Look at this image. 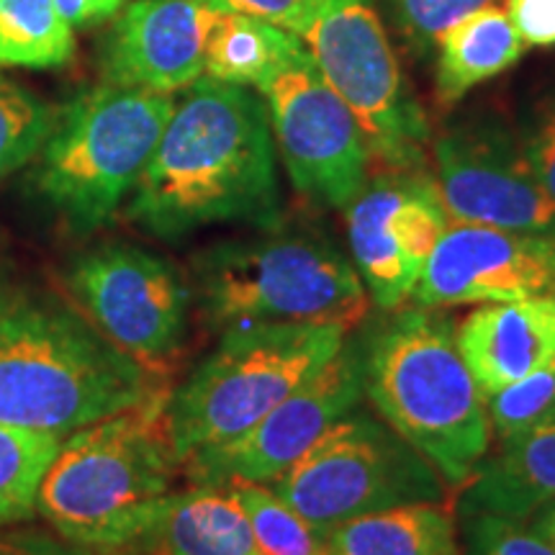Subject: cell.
<instances>
[{
    "instance_id": "cell-2",
    "label": "cell",
    "mask_w": 555,
    "mask_h": 555,
    "mask_svg": "<svg viewBox=\"0 0 555 555\" xmlns=\"http://www.w3.org/2000/svg\"><path fill=\"white\" fill-rule=\"evenodd\" d=\"M157 386L69 304L0 288V425L65 440Z\"/></svg>"
},
{
    "instance_id": "cell-8",
    "label": "cell",
    "mask_w": 555,
    "mask_h": 555,
    "mask_svg": "<svg viewBox=\"0 0 555 555\" xmlns=\"http://www.w3.org/2000/svg\"><path fill=\"white\" fill-rule=\"evenodd\" d=\"M268 486L324 538L388 506L442 502L448 491L433 463L397 429L356 409Z\"/></svg>"
},
{
    "instance_id": "cell-12",
    "label": "cell",
    "mask_w": 555,
    "mask_h": 555,
    "mask_svg": "<svg viewBox=\"0 0 555 555\" xmlns=\"http://www.w3.org/2000/svg\"><path fill=\"white\" fill-rule=\"evenodd\" d=\"M352 266L380 309H401L450 217L435 180L422 170H388L345 206Z\"/></svg>"
},
{
    "instance_id": "cell-31",
    "label": "cell",
    "mask_w": 555,
    "mask_h": 555,
    "mask_svg": "<svg viewBox=\"0 0 555 555\" xmlns=\"http://www.w3.org/2000/svg\"><path fill=\"white\" fill-rule=\"evenodd\" d=\"M211 3L219 9L268 21V24L281 26L296 37H301L307 29L311 11H314V0H211Z\"/></svg>"
},
{
    "instance_id": "cell-28",
    "label": "cell",
    "mask_w": 555,
    "mask_h": 555,
    "mask_svg": "<svg viewBox=\"0 0 555 555\" xmlns=\"http://www.w3.org/2000/svg\"><path fill=\"white\" fill-rule=\"evenodd\" d=\"M388 16L414 54L437 50L442 34L455 21L494 0H384Z\"/></svg>"
},
{
    "instance_id": "cell-16",
    "label": "cell",
    "mask_w": 555,
    "mask_h": 555,
    "mask_svg": "<svg viewBox=\"0 0 555 555\" xmlns=\"http://www.w3.org/2000/svg\"><path fill=\"white\" fill-rule=\"evenodd\" d=\"M211 0H134L101 44L99 65L111 86L168 93L204 78Z\"/></svg>"
},
{
    "instance_id": "cell-20",
    "label": "cell",
    "mask_w": 555,
    "mask_h": 555,
    "mask_svg": "<svg viewBox=\"0 0 555 555\" xmlns=\"http://www.w3.org/2000/svg\"><path fill=\"white\" fill-rule=\"evenodd\" d=\"M525 52L527 44L506 9L481 5L455 21L437 44V95L450 106L468 90L515 67Z\"/></svg>"
},
{
    "instance_id": "cell-5",
    "label": "cell",
    "mask_w": 555,
    "mask_h": 555,
    "mask_svg": "<svg viewBox=\"0 0 555 555\" xmlns=\"http://www.w3.org/2000/svg\"><path fill=\"white\" fill-rule=\"evenodd\" d=\"M201 314L211 327L268 322L343 324L367 314V291L356 266L311 232H268L208 247L193 266Z\"/></svg>"
},
{
    "instance_id": "cell-13",
    "label": "cell",
    "mask_w": 555,
    "mask_h": 555,
    "mask_svg": "<svg viewBox=\"0 0 555 555\" xmlns=\"http://www.w3.org/2000/svg\"><path fill=\"white\" fill-rule=\"evenodd\" d=\"M363 399V343L339 347L314 376L275 404L258 425L183 463L193 483H273L335 422Z\"/></svg>"
},
{
    "instance_id": "cell-33",
    "label": "cell",
    "mask_w": 555,
    "mask_h": 555,
    "mask_svg": "<svg viewBox=\"0 0 555 555\" xmlns=\"http://www.w3.org/2000/svg\"><path fill=\"white\" fill-rule=\"evenodd\" d=\"M0 555H108L90 547L75 545L65 538L41 535V532H5L0 535Z\"/></svg>"
},
{
    "instance_id": "cell-23",
    "label": "cell",
    "mask_w": 555,
    "mask_h": 555,
    "mask_svg": "<svg viewBox=\"0 0 555 555\" xmlns=\"http://www.w3.org/2000/svg\"><path fill=\"white\" fill-rule=\"evenodd\" d=\"M75 57V29L54 0H0V67L54 69Z\"/></svg>"
},
{
    "instance_id": "cell-1",
    "label": "cell",
    "mask_w": 555,
    "mask_h": 555,
    "mask_svg": "<svg viewBox=\"0 0 555 555\" xmlns=\"http://www.w3.org/2000/svg\"><path fill=\"white\" fill-rule=\"evenodd\" d=\"M275 139L266 101L245 86L198 78L176 103L127 217L176 242L201 227L278 224Z\"/></svg>"
},
{
    "instance_id": "cell-9",
    "label": "cell",
    "mask_w": 555,
    "mask_h": 555,
    "mask_svg": "<svg viewBox=\"0 0 555 555\" xmlns=\"http://www.w3.org/2000/svg\"><path fill=\"white\" fill-rule=\"evenodd\" d=\"M322 78L356 114L371 157L422 170L427 119L406 86L373 0H314L301 37Z\"/></svg>"
},
{
    "instance_id": "cell-29",
    "label": "cell",
    "mask_w": 555,
    "mask_h": 555,
    "mask_svg": "<svg viewBox=\"0 0 555 555\" xmlns=\"http://www.w3.org/2000/svg\"><path fill=\"white\" fill-rule=\"evenodd\" d=\"M463 527V553L466 555H555L551 545L532 527L519 519L496 515H457Z\"/></svg>"
},
{
    "instance_id": "cell-14",
    "label": "cell",
    "mask_w": 555,
    "mask_h": 555,
    "mask_svg": "<svg viewBox=\"0 0 555 555\" xmlns=\"http://www.w3.org/2000/svg\"><path fill=\"white\" fill-rule=\"evenodd\" d=\"M437 193L450 221L555 234V204L504 127L468 121L435 142Z\"/></svg>"
},
{
    "instance_id": "cell-30",
    "label": "cell",
    "mask_w": 555,
    "mask_h": 555,
    "mask_svg": "<svg viewBox=\"0 0 555 555\" xmlns=\"http://www.w3.org/2000/svg\"><path fill=\"white\" fill-rule=\"evenodd\" d=\"M525 163L535 176L538 185L555 204V99L538 111L535 121L519 142Z\"/></svg>"
},
{
    "instance_id": "cell-7",
    "label": "cell",
    "mask_w": 555,
    "mask_h": 555,
    "mask_svg": "<svg viewBox=\"0 0 555 555\" xmlns=\"http://www.w3.org/2000/svg\"><path fill=\"white\" fill-rule=\"evenodd\" d=\"M343 324L268 322L221 332L217 350L170 391L172 446L183 466L258 425L275 404L337 356Z\"/></svg>"
},
{
    "instance_id": "cell-36",
    "label": "cell",
    "mask_w": 555,
    "mask_h": 555,
    "mask_svg": "<svg viewBox=\"0 0 555 555\" xmlns=\"http://www.w3.org/2000/svg\"><path fill=\"white\" fill-rule=\"evenodd\" d=\"M551 422H555V412H553V416H551Z\"/></svg>"
},
{
    "instance_id": "cell-11",
    "label": "cell",
    "mask_w": 555,
    "mask_h": 555,
    "mask_svg": "<svg viewBox=\"0 0 555 555\" xmlns=\"http://www.w3.org/2000/svg\"><path fill=\"white\" fill-rule=\"evenodd\" d=\"M294 189L345 208L363 191L371 147L347 103L322 78L307 47L258 86Z\"/></svg>"
},
{
    "instance_id": "cell-27",
    "label": "cell",
    "mask_w": 555,
    "mask_h": 555,
    "mask_svg": "<svg viewBox=\"0 0 555 555\" xmlns=\"http://www.w3.org/2000/svg\"><path fill=\"white\" fill-rule=\"evenodd\" d=\"M486 409H489L491 433L499 437V442L547 425L555 412V360L486 397Z\"/></svg>"
},
{
    "instance_id": "cell-22",
    "label": "cell",
    "mask_w": 555,
    "mask_h": 555,
    "mask_svg": "<svg viewBox=\"0 0 555 555\" xmlns=\"http://www.w3.org/2000/svg\"><path fill=\"white\" fill-rule=\"evenodd\" d=\"M298 50H304V41L296 34L214 5L206 26L204 73L219 82L258 88Z\"/></svg>"
},
{
    "instance_id": "cell-18",
    "label": "cell",
    "mask_w": 555,
    "mask_h": 555,
    "mask_svg": "<svg viewBox=\"0 0 555 555\" xmlns=\"http://www.w3.org/2000/svg\"><path fill=\"white\" fill-rule=\"evenodd\" d=\"M555 502V422L502 440L494 457H483L457 491L455 515L530 519Z\"/></svg>"
},
{
    "instance_id": "cell-25",
    "label": "cell",
    "mask_w": 555,
    "mask_h": 555,
    "mask_svg": "<svg viewBox=\"0 0 555 555\" xmlns=\"http://www.w3.org/2000/svg\"><path fill=\"white\" fill-rule=\"evenodd\" d=\"M253 527L260 555H330L327 538L283 502L268 483L229 481Z\"/></svg>"
},
{
    "instance_id": "cell-35",
    "label": "cell",
    "mask_w": 555,
    "mask_h": 555,
    "mask_svg": "<svg viewBox=\"0 0 555 555\" xmlns=\"http://www.w3.org/2000/svg\"><path fill=\"white\" fill-rule=\"evenodd\" d=\"M530 519H532L530 522L532 530H535L538 535L555 551V502L543 506V509H540L538 515H532Z\"/></svg>"
},
{
    "instance_id": "cell-32",
    "label": "cell",
    "mask_w": 555,
    "mask_h": 555,
    "mask_svg": "<svg viewBox=\"0 0 555 555\" xmlns=\"http://www.w3.org/2000/svg\"><path fill=\"white\" fill-rule=\"evenodd\" d=\"M506 13L527 47H555V0H506Z\"/></svg>"
},
{
    "instance_id": "cell-17",
    "label": "cell",
    "mask_w": 555,
    "mask_h": 555,
    "mask_svg": "<svg viewBox=\"0 0 555 555\" xmlns=\"http://www.w3.org/2000/svg\"><path fill=\"white\" fill-rule=\"evenodd\" d=\"M455 343L483 397H491L555 360V296L481 304L461 319Z\"/></svg>"
},
{
    "instance_id": "cell-24",
    "label": "cell",
    "mask_w": 555,
    "mask_h": 555,
    "mask_svg": "<svg viewBox=\"0 0 555 555\" xmlns=\"http://www.w3.org/2000/svg\"><path fill=\"white\" fill-rule=\"evenodd\" d=\"M60 442V437L0 425V527L37 515L41 478Z\"/></svg>"
},
{
    "instance_id": "cell-26",
    "label": "cell",
    "mask_w": 555,
    "mask_h": 555,
    "mask_svg": "<svg viewBox=\"0 0 555 555\" xmlns=\"http://www.w3.org/2000/svg\"><path fill=\"white\" fill-rule=\"evenodd\" d=\"M54 114L44 99L0 75V183L26 168L50 137Z\"/></svg>"
},
{
    "instance_id": "cell-21",
    "label": "cell",
    "mask_w": 555,
    "mask_h": 555,
    "mask_svg": "<svg viewBox=\"0 0 555 555\" xmlns=\"http://www.w3.org/2000/svg\"><path fill=\"white\" fill-rule=\"evenodd\" d=\"M330 555H461L455 506L414 502L371 512L327 532Z\"/></svg>"
},
{
    "instance_id": "cell-15",
    "label": "cell",
    "mask_w": 555,
    "mask_h": 555,
    "mask_svg": "<svg viewBox=\"0 0 555 555\" xmlns=\"http://www.w3.org/2000/svg\"><path fill=\"white\" fill-rule=\"evenodd\" d=\"M555 296V234L450 221L414 301L427 309Z\"/></svg>"
},
{
    "instance_id": "cell-6",
    "label": "cell",
    "mask_w": 555,
    "mask_h": 555,
    "mask_svg": "<svg viewBox=\"0 0 555 555\" xmlns=\"http://www.w3.org/2000/svg\"><path fill=\"white\" fill-rule=\"evenodd\" d=\"M176 99L103 82L57 114L34 157V189L78 234L116 217L147 168Z\"/></svg>"
},
{
    "instance_id": "cell-4",
    "label": "cell",
    "mask_w": 555,
    "mask_h": 555,
    "mask_svg": "<svg viewBox=\"0 0 555 555\" xmlns=\"http://www.w3.org/2000/svg\"><path fill=\"white\" fill-rule=\"evenodd\" d=\"M363 397L448 489L461 491L491 448L486 397L437 311L401 309L363 343Z\"/></svg>"
},
{
    "instance_id": "cell-10",
    "label": "cell",
    "mask_w": 555,
    "mask_h": 555,
    "mask_svg": "<svg viewBox=\"0 0 555 555\" xmlns=\"http://www.w3.org/2000/svg\"><path fill=\"white\" fill-rule=\"evenodd\" d=\"M67 286L82 314L152 378L168 376L189 335L191 288L176 266L127 242H106L73 262Z\"/></svg>"
},
{
    "instance_id": "cell-19",
    "label": "cell",
    "mask_w": 555,
    "mask_h": 555,
    "mask_svg": "<svg viewBox=\"0 0 555 555\" xmlns=\"http://www.w3.org/2000/svg\"><path fill=\"white\" fill-rule=\"evenodd\" d=\"M139 545L150 555H260L229 483H193L185 491H172Z\"/></svg>"
},
{
    "instance_id": "cell-3",
    "label": "cell",
    "mask_w": 555,
    "mask_h": 555,
    "mask_svg": "<svg viewBox=\"0 0 555 555\" xmlns=\"http://www.w3.org/2000/svg\"><path fill=\"white\" fill-rule=\"evenodd\" d=\"M170 388L67 435L41 478L37 515L69 543L114 553L139 545L183 468L172 446Z\"/></svg>"
},
{
    "instance_id": "cell-34",
    "label": "cell",
    "mask_w": 555,
    "mask_h": 555,
    "mask_svg": "<svg viewBox=\"0 0 555 555\" xmlns=\"http://www.w3.org/2000/svg\"><path fill=\"white\" fill-rule=\"evenodd\" d=\"M54 5L73 29H82L119 16L127 0H54Z\"/></svg>"
}]
</instances>
